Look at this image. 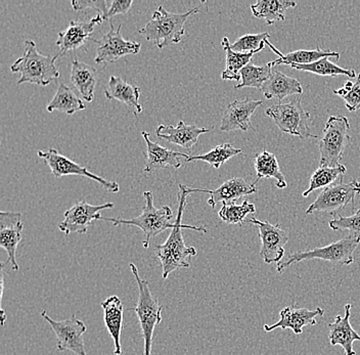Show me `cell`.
Returning <instances> with one entry per match:
<instances>
[{
	"mask_svg": "<svg viewBox=\"0 0 360 355\" xmlns=\"http://www.w3.org/2000/svg\"><path fill=\"white\" fill-rule=\"evenodd\" d=\"M188 195L191 194L188 193V186L179 184V211H177L176 218H175V228L171 229L170 235L164 244L155 246V252L162 265V276L164 280H166L170 273L177 269H188L191 266V258L197 255V250L193 247L186 246L184 243L182 229L188 228L201 231V233H208V229L204 226L181 224Z\"/></svg>",
	"mask_w": 360,
	"mask_h": 355,
	"instance_id": "6da1fadb",
	"label": "cell"
},
{
	"mask_svg": "<svg viewBox=\"0 0 360 355\" xmlns=\"http://www.w3.org/2000/svg\"><path fill=\"white\" fill-rule=\"evenodd\" d=\"M198 13H200L199 8H191L184 13H172L160 6L139 33L145 36L148 41H154L160 49L179 44L182 36L186 34L184 24L186 20Z\"/></svg>",
	"mask_w": 360,
	"mask_h": 355,
	"instance_id": "7a4b0ae2",
	"label": "cell"
},
{
	"mask_svg": "<svg viewBox=\"0 0 360 355\" xmlns=\"http://www.w3.org/2000/svg\"><path fill=\"white\" fill-rule=\"evenodd\" d=\"M11 71L13 73H21L18 85L31 83L46 86L60 77L55 58L40 53L33 40L25 41L24 53L11 65Z\"/></svg>",
	"mask_w": 360,
	"mask_h": 355,
	"instance_id": "3957f363",
	"label": "cell"
},
{
	"mask_svg": "<svg viewBox=\"0 0 360 355\" xmlns=\"http://www.w3.org/2000/svg\"><path fill=\"white\" fill-rule=\"evenodd\" d=\"M146 200V205L143 207V213L139 217L131 219H122V218L101 217L103 221L112 222L115 226H136L143 231L146 240L143 242V248L150 247V240L166 229L175 228V222H172L173 212L170 207L164 206L162 208H156L154 205V195L152 192L143 193Z\"/></svg>",
	"mask_w": 360,
	"mask_h": 355,
	"instance_id": "277c9868",
	"label": "cell"
},
{
	"mask_svg": "<svg viewBox=\"0 0 360 355\" xmlns=\"http://www.w3.org/2000/svg\"><path fill=\"white\" fill-rule=\"evenodd\" d=\"M129 267L131 269L132 275L134 276L135 280H136L139 292L136 307L132 309V311L136 314L139 323H141L143 341H145L143 355H152L154 331L157 325L162 321L163 306L160 304L158 299L153 296L150 290V283L139 276L136 265L130 264Z\"/></svg>",
	"mask_w": 360,
	"mask_h": 355,
	"instance_id": "5b68a950",
	"label": "cell"
},
{
	"mask_svg": "<svg viewBox=\"0 0 360 355\" xmlns=\"http://www.w3.org/2000/svg\"><path fill=\"white\" fill-rule=\"evenodd\" d=\"M350 123L346 116H330L319 138V147L321 167H337L343 159L350 136Z\"/></svg>",
	"mask_w": 360,
	"mask_h": 355,
	"instance_id": "8992f818",
	"label": "cell"
},
{
	"mask_svg": "<svg viewBox=\"0 0 360 355\" xmlns=\"http://www.w3.org/2000/svg\"><path fill=\"white\" fill-rule=\"evenodd\" d=\"M360 243V235H348L347 237L339 240L321 248H314V250L303 251L292 254L287 260L278 262L276 271L283 273L287 267L292 264H298L303 260L321 259L332 264L349 265L354 262L353 254L356 250Z\"/></svg>",
	"mask_w": 360,
	"mask_h": 355,
	"instance_id": "52a82bcc",
	"label": "cell"
},
{
	"mask_svg": "<svg viewBox=\"0 0 360 355\" xmlns=\"http://www.w3.org/2000/svg\"><path fill=\"white\" fill-rule=\"evenodd\" d=\"M265 114L271 118L281 131L302 139L317 138L310 129V113L304 109L300 98H295L287 103H276L265 110Z\"/></svg>",
	"mask_w": 360,
	"mask_h": 355,
	"instance_id": "ba28073f",
	"label": "cell"
},
{
	"mask_svg": "<svg viewBox=\"0 0 360 355\" xmlns=\"http://www.w3.org/2000/svg\"><path fill=\"white\" fill-rule=\"evenodd\" d=\"M359 194L360 181L356 179L347 183L339 181L321 191L316 200L306 211V214H312L314 212L335 214L345 208L348 204L354 205L355 197Z\"/></svg>",
	"mask_w": 360,
	"mask_h": 355,
	"instance_id": "9c48e42d",
	"label": "cell"
},
{
	"mask_svg": "<svg viewBox=\"0 0 360 355\" xmlns=\"http://www.w3.org/2000/svg\"><path fill=\"white\" fill-rule=\"evenodd\" d=\"M41 316L51 325L55 332L56 341V349L58 351L73 352L76 355H86L85 350L84 338L83 335L86 332V325L82 321L78 320L75 316L66 321H55L44 310Z\"/></svg>",
	"mask_w": 360,
	"mask_h": 355,
	"instance_id": "30bf717a",
	"label": "cell"
},
{
	"mask_svg": "<svg viewBox=\"0 0 360 355\" xmlns=\"http://www.w3.org/2000/svg\"><path fill=\"white\" fill-rule=\"evenodd\" d=\"M37 155L40 159H44L47 166L51 168V172L56 179H60L67 175H80L100 183L108 192L118 193L120 191V186L116 181H109L94 174L86 168L82 167L75 162L70 160L64 155L60 154L56 149H49L46 152L38 150Z\"/></svg>",
	"mask_w": 360,
	"mask_h": 355,
	"instance_id": "8fae6325",
	"label": "cell"
},
{
	"mask_svg": "<svg viewBox=\"0 0 360 355\" xmlns=\"http://www.w3.org/2000/svg\"><path fill=\"white\" fill-rule=\"evenodd\" d=\"M122 25L115 28L111 22V29L105 33L101 39L94 40L98 44L96 47V57L94 62L96 64L105 63H114L127 55H136L141 51V44L137 42L125 40L121 34Z\"/></svg>",
	"mask_w": 360,
	"mask_h": 355,
	"instance_id": "7c38bea8",
	"label": "cell"
},
{
	"mask_svg": "<svg viewBox=\"0 0 360 355\" xmlns=\"http://www.w3.org/2000/svg\"><path fill=\"white\" fill-rule=\"evenodd\" d=\"M250 224H255L259 228V238L261 240L260 255L265 264L281 262L285 256V246L289 242V235L280 224H269V221H261L252 217L248 220Z\"/></svg>",
	"mask_w": 360,
	"mask_h": 355,
	"instance_id": "4fadbf2b",
	"label": "cell"
},
{
	"mask_svg": "<svg viewBox=\"0 0 360 355\" xmlns=\"http://www.w3.org/2000/svg\"><path fill=\"white\" fill-rule=\"evenodd\" d=\"M114 203L103 205H91L86 201H81L65 212V219L58 224L60 231L70 235L72 233H86L87 229L96 220L101 219V212L105 209L114 208Z\"/></svg>",
	"mask_w": 360,
	"mask_h": 355,
	"instance_id": "5bb4252c",
	"label": "cell"
},
{
	"mask_svg": "<svg viewBox=\"0 0 360 355\" xmlns=\"http://www.w3.org/2000/svg\"><path fill=\"white\" fill-rule=\"evenodd\" d=\"M103 20L101 15H98L90 21H72L66 30L58 33L56 46H58V51L53 58L55 60L58 58L64 57L67 53L71 51H75L79 49L89 39L90 35L94 33V28L98 25L103 23Z\"/></svg>",
	"mask_w": 360,
	"mask_h": 355,
	"instance_id": "9a60e30c",
	"label": "cell"
},
{
	"mask_svg": "<svg viewBox=\"0 0 360 355\" xmlns=\"http://www.w3.org/2000/svg\"><path fill=\"white\" fill-rule=\"evenodd\" d=\"M21 218L20 212H0V247L8 253V262L15 271L20 269L15 254L24 228Z\"/></svg>",
	"mask_w": 360,
	"mask_h": 355,
	"instance_id": "2e32d148",
	"label": "cell"
},
{
	"mask_svg": "<svg viewBox=\"0 0 360 355\" xmlns=\"http://www.w3.org/2000/svg\"><path fill=\"white\" fill-rule=\"evenodd\" d=\"M263 101L252 100H236L227 105L222 118L220 130L221 131H248L249 129H254L252 127L251 117L258 107L262 105Z\"/></svg>",
	"mask_w": 360,
	"mask_h": 355,
	"instance_id": "e0dca14e",
	"label": "cell"
},
{
	"mask_svg": "<svg viewBox=\"0 0 360 355\" xmlns=\"http://www.w3.org/2000/svg\"><path fill=\"white\" fill-rule=\"evenodd\" d=\"M143 139L146 143V162L143 172L153 173L159 172L164 168H174L179 169L181 167L180 158L188 159L190 155L184 153L175 152L162 147L158 143L150 141V134L148 131L141 132Z\"/></svg>",
	"mask_w": 360,
	"mask_h": 355,
	"instance_id": "ac0fdd59",
	"label": "cell"
},
{
	"mask_svg": "<svg viewBox=\"0 0 360 355\" xmlns=\"http://www.w3.org/2000/svg\"><path fill=\"white\" fill-rule=\"evenodd\" d=\"M188 191L191 193H207L210 194L208 204L212 208H215L219 202L224 203H233L236 200L240 199L245 195L255 194L257 192L256 184L249 183L242 177L229 179L216 190H201V188H193L188 186Z\"/></svg>",
	"mask_w": 360,
	"mask_h": 355,
	"instance_id": "d6986e66",
	"label": "cell"
},
{
	"mask_svg": "<svg viewBox=\"0 0 360 355\" xmlns=\"http://www.w3.org/2000/svg\"><path fill=\"white\" fill-rule=\"evenodd\" d=\"M325 310L317 307L316 309H296L294 306H288L280 311V321L274 325H265L264 331L271 332L276 329H291L296 335L303 333V328L306 325H316V316H323Z\"/></svg>",
	"mask_w": 360,
	"mask_h": 355,
	"instance_id": "ffe728a7",
	"label": "cell"
},
{
	"mask_svg": "<svg viewBox=\"0 0 360 355\" xmlns=\"http://www.w3.org/2000/svg\"><path fill=\"white\" fill-rule=\"evenodd\" d=\"M210 129L199 127L195 124H186L180 121L177 127L159 125L156 130L157 138L174 143L184 149L190 150L198 143L201 134H207Z\"/></svg>",
	"mask_w": 360,
	"mask_h": 355,
	"instance_id": "44dd1931",
	"label": "cell"
},
{
	"mask_svg": "<svg viewBox=\"0 0 360 355\" xmlns=\"http://www.w3.org/2000/svg\"><path fill=\"white\" fill-rule=\"evenodd\" d=\"M103 310V321L105 328L114 342V354L122 355L121 335H122L124 311L123 303L118 296L112 295L101 303Z\"/></svg>",
	"mask_w": 360,
	"mask_h": 355,
	"instance_id": "7402d4cb",
	"label": "cell"
},
{
	"mask_svg": "<svg viewBox=\"0 0 360 355\" xmlns=\"http://www.w3.org/2000/svg\"><path fill=\"white\" fill-rule=\"evenodd\" d=\"M351 309L352 305H345V316H337L334 323H330V345H340L343 347L346 355H355L356 352L353 349L354 341H360V336L353 329L350 323Z\"/></svg>",
	"mask_w": 360,
	"mask_h": 355,
	"instance_id": "603a6c76",
	"label": "cell"
},
{
	"mask_svg": "<svg viewBox=\"0 0 360 355\" xmlns=\"http://www.w3.org/2000/svg\"><path fill=\"white\" fill-rule=\"evenodd\" d=\"M261 91L267 100L278 98L281 102L292 94L303 93V87L298 79L289 77L278 70H272L271 75L262 85Z\"/></svg>",
	"mask_w": 360,
	"mask_h": 355,
	"instance_id": "cb8c5ba5",
	"label": "cell"
},
{
	"mask_svg": "<svg viewBox=\"0 0 360 355\" xmlns=\"http://www.w3.org/2000/svg\"><path fill=\"white\" fill-rule=\"evenodd\" d=\"M105 96L108 100H116L119 102L134 108V114L139 115L143 112V107L139 103L141 89L129 84L118 76H111L108 86L105 87Z\"/></svg>",
	"mask_w": 360,
	"mask_h": 355,
	"instance_id": "d4e9b609",
	"label": "cell"
},
{
	"mask_svg": "<svg viewBox=\"0 0 360 355\" xmlns=\"http://www.w3.org/2000/svg\"><path fill=\"white\" fill-rule=\"evenodd\" d=\"M98 81V72L96 68L80 62L77 58L71 65V82L85 102H92L94 98V89Z\"/></svg>",
	"mask_w": 360,
	"mask_h": 355,
	"instance_id": "484cf974",
	"label": "cell"
},
{
	"mask_svg": "<svg viewBox=\"0 0 360 355\" xmlns=\"http://www.w3.org/2000/svg\"><path fill=\"white\" fill-rule=\"evenodd\" d=\"M266 44L280 57L276 58V60H272L274 66H281V65H290V66H292V65H309L323 58L334 57L338 60L340 58L339 53L330 51V49H321L319 46H317L315 49H311V51L300 49V51H295L287 53V55H283L280 51H278L276 46H272L269 40H267Z\"/></svg>",
	"mask_w": 360,
	"mask_h": 355,
	"instance_id": "4316f807",
	"label": "cell"
},
{
	"mask_svg": "<svg viewBox=\"0 0 360 355\" xmlns=\"http://www.w3.org/2000/svg\"><path fill=\"white\" fill-rule=\"evenodd\" d=\"M296 6V2L290 0H259L252 4L251 11L254 17L264 19L267 25H274L276 22L285 21V11Z\"/></svg>",
	"mask_w": 360,
	"mask_h": 355,
	"instance_id": "83f0119b",
	"label": "cell"
},
{
	"mask_svg": "<svg viewBox=\"0 0 360 355\" xmlns=\"http://www.w3.org/2000/svg\"><path fill=\"white\" fill-rule=\"evenodd\" d=\"M85 109L86 107H85L82 98H79L73 89L64 83H60L55 96L46 108L47 112L49 113L58 111L67 115H73Z\"/></svg>",
	"mask_w": 360,
	"mask_h": 355,
	"instance_id": "f1b7e54d",
	"label": "cell"
},
{
	"mask_svg": "<svg viewBox=\"0 0 360 355\" xmlns=\"http://www.w3.org/2000/svg\"><path fill=\"white\" fill-rule=\"evenodd\" d=\"M255 170L257 173V179L254 184L257 183L261 179H274L276 181V188L281 190L287 188V181L281 172L280 164L276 155L267 150L256 154Z\"/></svg>",
	"mask_w": 360,
	"mask_h": 355,
	"instance_id": "f546056e",
	"label": "cell"
},
{
	"mask_svg": "<svg viewBox=\"0 0 360 355\" xmlns=\"http://www.w3.org/2000/svg\"><path fill=\"white\" fill-rule=\"evenodd\" d=\"M221 44L225 51V56H226V68L222 72V80L240 81V72L247 65H249L254 53H236V51L231 49V44H229V40L227 37H224Z\"/></svg>",
	"mask_w": 360,
	"mask_h": 355,
	"instance_id": "4dcf8cb0",
	"label": "cell"
},
{
	"mask_svg": "<svg viewBox=\"0 0 360 355\" xmlns=\"http://www.w3.org/2000/svg\"><path fill=\"white\" fill-rule=\"evenodd\" d=\"M347 168L340 164L337 167H319L310 179L309 188L303 193V197H308L314 191L333 186L335 181H343Z\"/></svg>",
	"mask_w": 360,
	"mask_h": 355,
	"instance_id": "1f68e13d",
	"label": "cell"
},
{
	"mask_svg": "<svg viewBox=\"0 0 360 355\" xmlns=\"http://www.w3.org/2000/svg\"><path fill=\"white\" fill-rule=\"evenodd\" d=\"M274 63L270 62L264 66H255V65H247L240 72V82L236 85L235 89H244V87H254L261 91L262 85L269 80L271 75Z\"/></svg>",
	"mask_w": 360,
	"mask_h": 355,
	"instance_id": "d6a6232c",
	"label": "cell"
},
{
	"mask_svg": "<svg viewBox=\"0 0 360 355\" xmlns=\"http://www.w3.org/2000/svg\"><path fill=\"white\" fill-rule=\"evenodd\" d=\"M238 154H242V150L233 147L231 143H221V145L216 146L207 154L191 156L190 158L186 159V162L188 163V162L204 161L218 169L220 166L224 165L225 162L238 156Z\"/></svg>",
	"mask_w": 360,
	"mask_h": 355,
	"instance_id": "836d02e7",
	"label": "cell"
},
{
	"mask_svg": "<svg viewBox=\"0 0 360 355\" xmlns=\"http://www.w3.org/2000/svg\"><path fill=\"white\" fill-rule=\"evenodd\" d=\"M291 68L299 70V71L310 72V73L316 74L321 76H335L346 75L349 78H354L356 76L354 70H347L337 66L334 63L330 62L328 58H323L317 62L309 65H292Z\"/></svg>",
	"mask_w": 360,
	"mask_h": 355,
	"instance_id": "e575fe53",
	"label": "cell"
},
{
	"mask_svg": "<svg viewBox=\"0 0 360 355\" xmlns=\"http://www.w3.org/2000/svg\"><path fill=\"white\" fill-rule=\"evenodd\" d=\"M255 212V205L249 203V201L246 200L240 205H238L235 202H233V203H224V206L221 207L219 212H218V217L225 224L243 226L248 214Z\"/></svg>",
	"mask_w": 360,
	"mask_h": 355,
	"instance_id": "d590c367",
	"label": "cell"
},
{
	"mask_svg": "<svg viewBox=\"0 0 360 355\" xmlns=\"http://www.w3.org/2000/svg\"><path fill=\"white\" fill-rule=\"evenodd\" d=\"M269 33H258V34H246L238 38L233 44L231 49L236 53H255L264 49L265 44L269 39Z\"/></svg>",
	"mask_w": 360,
	"mask_h": 355,
	"instance_id": "8d00e7d4",
	"label": "cell"
},
{
	"mask_svg": "<svg viewBox=\"0 0 360 355\" xmlns=\"http://www.w3.org/2000/svg\"><path fill=\"white\" fill-rule=\"evenodd\" d=\"M328 226L333 231H347L349 235H360V209L351 217H341L332 220Z\"/></svg>",
	"mask_w": 360,
	"mask_h": 355,
	"instance_id": "74e56055",
	"label": "cell"
},
{
	"mask_svg": "<svg viewBox=\"0 0 360 355\" xmlns=\"http://www.w3.org/2000/svg\"><path fill=\"white\" fill-rule=\"evenodd\" d=\"M71 4L74 11H82L86 10V8L98 11V15H101L103 21H107L112 1H108V0H79L77 1L75 0V1H72Z\"/></svg>",
	"mask_w": 360,
	"mask_h": 355,
	"instance_id": "f35d334b",
	"label": "cell"
},
{
	"mask_svg": "<svg viewBox=\"0 0 360 355\" xmlns=\"http://www.w3.org/2000/svg\"><path fill=\"white\" fill-rule=\"evenodd\" d=\"M348 111L356 112L360 110V74L357 76L356 82L353 84L351 91L343 98Z\"/></svg>",
	"mask_w": 360,
	"mask_h": 355,
	"instance_id": "ab89813d",
	"label": "cell"
},
{
	"mask_svg": "<svg viewBox=\"0 0 360 355\" xmlns=\"http://www.w3.org/2000/svg\"><path fill=\"white\" fill-rule=\"evenodd\" d=\"M132 4H134L132 0H114L112 1L107 20L111 19L115 15H124V13L129 12Z\"/></svg>",
	"mask_w": 360,
	"mask_h": 355,
	"instance_id": "60d3db41",
	"label": "cell"
},
{
	"mask_svg": "<svg viewBox=\"0 0 360 355\" xmlns=\"http://www.w3.org/2000/svg\"><path fill=\"white\" fill-rule=\"evenodd\" d=\"M4 264H1L0 265V309H1V316H0V323H1L2 327H4V323H6V310L4 309V306H2V300H4Z\"/></svg>",
	"mask_w": 360,
	"mask_h": 355,
	"instance_id": "b9f144b4",
	"label": "cell"
}]
</instances>
